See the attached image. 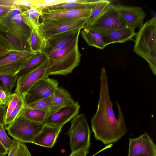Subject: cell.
<instances>
[{"label": "cell", "mask_w": 156, "mask_h": 156, "mask_svg": "<svg viewBox=\"0 0 156 156\" xmlns=\"http://www.w3.org/2000/svg\"><path fill=\"white\" fill-rule=\"evenodd\" d=\"M116 117L113 109L108 88V77L105 68H102L100 76L99 98L96 112L91 120V128L96 140L105 144L116 142L127 132L121 108L117 101Z\"/></svg>", "instance_id": "obj_1"}, {"label": "cell", "mask_w": 156, "mask_h": 156, "mask_svg": "<svg viewBox=\"0 0 156 156\" xmlns=\"http://www.w3.org/2000/svg\"><path fill=\"white\" fill-rule=\"evenodd\" d=\"M133 51L148 63L156 74V17L144 23L135 36Z\"/></svg>", "instance_id": "obj_2"}, {"label": "cell", "mask_w": 156, "mask_h": 156, "mask_svg": "<svg viewBox=\"0 0 156 156\" xmlns=\"http://www.w3.org/2000/svg\"><path fill=\"white\" fill-rule=\"evenodd\" d=\"M44 124L29 120L21 113L6 127L9 135L22 143H32Z\"/></svg>", "instance_id": "obj_3"}, {"label": "cell", "mask_w": 156, "mask_h": 156, "mask_svg": "<svg viewBox=\"0 0 156 156\" xmlns=\"http://www.w3.org/2000/svg\"><path fill=\"white\" fill-rule=\"evenodd\" d=\"M66 134L69 137L71 153L90 148V130L83 114L77 115L72 120L70 127Z\"/></svg>", "instance_id": "obj_4"}, {"label": "cell", "mask_w": 156, "mask_h": 156, "mask_svg": "<svg viewBox=\"0 0 156 156\" xmlns=\"http://www.w3.org/2000/svg\"><path fill=\"white\" fill-rule=\"evenodd\" d=\"M81 54L77 45L67 54L55 59L48 58L47 76L66 75L80 64Z\"/></svg>", "instance_id": "obj_5"}, {"label": "cell", "mask_w": 156, "mask_h": 156, "mask_svg": "<svg viewBox=\"0 0 156 156\" xmlns=\"http://www.w3.org/2000/svg\"><path fill=\"white\" fill-rule=\"evenodd\" d=\"M127 26L115 5L111 4L89 27L102 32Z\"/></svg>", "instance_id": "obj_6"}, {"label": "cell", "mask_w": 156, "mask_h": 156, "mask_svg": "<svg viewBox=\"0 0 156 156\" xmlns=\"http://www.w3.org/2000/svg\"><path fill=\"white\" fill-rule=\"evenodd\" d=\"M87 19L68 21H41L39 29L47 40L55 35L71 30L82 29Z\"/></svg>", "instance_id": "obj_7"}, {"label": "cell", "mask_w": 156, "mask_h": 156, "mask_svg": "<svg viewBox=\"0 0 156 156\" xmlns=\"http://www.w3.org/2000/svg\"><path fill=\"white\" fill-rule=\"evenodd\" d=\"M37 53L31 51H12L0 58V74H18L26 62Z\"/></svg>", "instance_id": "obj_8"}, {"label": "cell", "mask_w": 156, "mask_h": 156, "mask_svg": "<svg viewBox=\"0 0 156 156\" xmlns=\"http://www.w3.org/2000/svg\"><path fill=\"white\" fill-rule=\"evenodd\" d=\"M58 83L57 80L47 76L41 79L35 83L26 94L25 98L26 105L52 95L58 87Z\"/></svg>", "instance_id": "obj_9"}, {"label": "cell", "mask_w": 156, "mask_h": 156, "mask_svg": "<svg viewBox=\"0 0 156 156\" xmlns=\"http://www.w3.org/2000/svg\"><path fill=\"white\" fill-rule=\"evenodd\" d=\"M95 9L45 10L41 12L40 18L41 21H68L87 19Z\"/></svg>", "instance_id": "obj_10"}, {"label": "cell", "mask_w": 156, "mask_h": 156, "mask_svg": "<svg viewBox=\"0 0 156 156\" xmlns=\"http://www.w3.org/2000/svg\"><path fill=\"white\" fill-rule=\"evenodd\" d=\"M128 156H156V146L146 133L130 138Z\"/></svg>", "instance_id": "obj_11"}, {"label": "cell", "mask_w": 156, "mask_h": 156, "mask_svg": "<svg viewBox=\"0 0 156 156\" xmlns=\"http://www.w3.org/2000/svg\"><path fill=\"white\" fill-rule=\"evenodd\" d=\"M48 64V58L40 66L25 75L18 77L15 92L20 95L27 94L35 83L47 76Z\"/></svg>", "instance_id": "obj_12"}, {"label": "cell", "mask_w": 156, "mask_h": 156, "mask_svg": "<svg viewBox=\"0 0 156 156\" xmlns=\"http://www.w3.org/2000/svg\"><path fill=\"white\" fill-rule=\"evenodd\" d=\"M80 108V105L77 101L59 108L50 114L44 124L62 127L78 115Z\"/></svg>", "instance_id": "obj_13"}, {"label": "cell", "mask_w": 156, "mask_h": 156, "mask_svg": "<svg viewBox=\"0 0 156 156\" xmlns=\"http://www.w3.org/2000/svg\"><path fill=\"white\" fill-rule=\"evenodd\" d=\"M1 20L9 31L27 40L32 30L22 21L20 11L14 5L13 8Z\"/></svg>", "instance_id": "obj_14"}, {"label": "cell", "mask_w": 156, "mask_h": 156, "mask_svg": "<svg viewBox=\"0 0 156 156\" xmlns=\"http://www.w3.org/2000/svg\"><path fill=\"white\" fill-rule=\"evenodd\" d=\"M119 13L127 26L135 29L144 24L146 14L139 6L125 5L120 4L115 5Z\"/></svg>", "instance_id": "obj_15"}, {"label": "cell", "mask_w": 156, "mask_h": 156, "mask_svg": "<svg viewBox=\"0 0 156 156\" xmlns=\"http://www.w3.org/2000/svg\"><path fill=\"white\" fill-rule=\"evenodd\" d=\"M100 32L105 46L114 43H124L132 40L136 33L135 29L128 26Z\"/></svg>", "instance_id": "obj_16"}, {"label": "cell", "mask_w": 156, "mask_h": 156, "mask_svg": "<svg viewBox=\"0 0 156 156\" xmlns=\"http://www.w3.org/2000/svg\"><path fill=\"white\" fill-rule=\"evenodd\" d=\"M81 30L79 29L71 30L50 37L47 40L46 47L42 52L48 55L52 52L64 47L79 35Z\"/></svg>", "instance_id": "obj_17"}, {"label": "cell", "mask_w": 156, "mask_h": 156, "mask_svg": "<svg viewBox=\"0 0 156 156\" xmlns=\"http://www.w3.org/2000/svg\"><path fill=\"white\" fill-rule=\"evenodd\" d=\"M62 127V126L44 125L32 143L42 147L51 148L54 145Z\"/></svg>", "instance_id": "obj_18"}, {"label": "cell", "mask_w": 156, "mask_h": 156, "mask_svg": "<svg viewBox=\"0 0 156 156\" xmlns=\"http://www.w3.org/2000/svg\"><path fill=\"white\" fill-rule=\"evenodd\" d=\"M0 41L2 46L10 51H31L27 40L8 31L0 32Z\"/></svg>", "instance_id": "obj_19"}, {"label": "cell", "mask_w": 156, "mask_h": 156, "mask_svg": "<svg viewBox=\"0 0 156 156\" xmlns=\"http://www.w3.org/2000/svg\"><path fill=\"white\" fill-rule=\"evenodd\" d=\"M99 0H69L68 2L46 7L45 10L95 9Z\"/></svg>", "instance_id": "obj_20"}, {"label": "cell", "mask_w": 156, "mask_h": 156, "mask_svg": "<svg viewBox=\"0 0 156 156\" xmlns=\"http://www.w3.org/2000/svg\"><path fill=\"white\" fill-rule=\"evenodd\" d=\"M81 35L89 46L101 50L105 47L102 35L101 32L90 27L82 29Z\"/></svg>", "instance_id": "obj_21"}, {"label": "cell", "mask_w": 156, "mask_h": 156, "mask_svg": "<svg viewBox=\"0 0 156 156\" xmlns=\"http://www.w3.org/2000/svg\"><path fill=\"white\" fill-rule=\"evenodd\" d=\"M27 41L30 51L35 53L42 52L47 43V40L41 33L39 28L32 30Z\"/></svg>", "instance_id": "obj_22"}, {"label": "cell", "mask_w": 156, "mask_h": 156, "mask_svg": "<svg viewBox=\"0 0 156 156\" xmlns=\"http://www.w3.org/2000/svg\"><path fill=\"white\" fill-rule=\"evenodd\" d=\"M20 11L22 21L31 30L39 28L41 23L39 20L41 11L31 8Z\"/></svg>", "instance_id": "obj_23"}, {"label": "cell", "mask_w": 156, "mask_h": 156, "mask_svg": "<svg viewBox=\"0 0 156 156\" xmlns=\"http://www.w3.org/2000/svg\"><path fill=\"white\" fill-rule=\"evenodd\" d=\"M75 102L68 91L61 87H58L52 95V104L55 110Z\"/></svg>", "instance_id": "obj_24"}, {"label": "cell", "mask_w": 156, "mask_h": 156, "mask_svg": "<svg viewBox=\"0 0 156 156\" xmlns=\"http://www.w3.org/2000/svg\"><path fill=\"white\" fill-rule=\"evenodd\" d=\"M48 58L47 55L43 52L36 54L25 63L18 74L19 77L23 76L40 66Z\"/></svg>", "instance_id": "obj_25"}, {"label": "cell", "mask_w": 156, "mask_h": 156, "mask_svg": "<svg viewBox=\"0 0 156 156\" xmlns=\"http://www.w3.org/2000/svg\"><path fill=\"white\" fill-rule=\"evenodd\" d=\"M53 111L25 107L22 112L24 116L27 119L44 124L47 118Z\"/></svg>", "instance_id": "obj_26"}, {"label": "cell", "mask_w": 156, "mask_h": 156, "mask_svg": "<svg viewBox=\"0 0 156 156\" xmlns=\"http://www.w3.org/2000/svg\"><path fill=\"white\" fill-rule=\"evenodd\" d=\"M111 2L108 0H99L90 16L87 19L83 29L89 27L104 10L111 4Z\"/></svg>", "instance_id": "obj_27"}, {"label": "cell", "mask_w": 156, "mask_h": 156, "mask_svg": "<svg viewBox=\"0 0 156 156\" xmlns=\"http://www.w3.org/2000/svg\"><path fill=\"white\" fill-rule=\"evenodd\" d=\"M13 144L7 156H31L27 147L24 144L13 139Z\"/></svg>", "instance_id": "obj_28"}, {"label": "cell", "mask_w": 156, "mask_h": 156, "mask_svg": "<svg viewBox=\"0 0 156 156\" xmlns=\"http://www.w3.org/2000/svg\"><path fill=\"white\" fill-rule=\"evenodd\" d=\"M79 35L77 36L65 46L47 55L48 58L52 59L58 58L70 52L78 45Z\"/></svg>", "instance_id": "obj_29"}, {"label": "cell", "mask_w": 156, "mask_h": 156, "mask_svg": "<svg viewBox=\"0 0 156 156\" xmlns=\"http://www.w3.org/2000/svg\"><path fill=\"white\" fill-rule=\"evenodd\" d=\"M52 95L26 105L25 107L54 111L52 104Z\"/></svg>", "instance_id": "obj_30"}, {"label": "cell", "mask_w": 156, "mask_h": 156, "mask_svg": "<svg viewBox=\"0 0 156 156\" xmlns=\"http://www.w3.org/2000/svg\"><path fill=\"white\" fill-rule=\"evenodd\" d=\"M26 94L21 95L17 105L5 119V126L8 125L11 123L22 112L25 107V98Z\"/></svg>", "instance_id": "obj_31"}, {"label": "cell", "mask_w": 156, "mask_h": 156, "mask_svg": "<svg viewBox=\"0 0 156 156\" xmlns=\"http://www.w3.org/2000/svg\"><path fill=\"white\" fill-rule=\"evenodd\" d=\"M19 76L16 74H0V80L2 86L5 90L11 93L12 90L16 85Z\"/></svg>", "instance_id": "obj_32"}, {"label": "cell", "mask_w": 156, "mask_h": 156, "mask_svg": "<svg viewBox=\"0 0 156 156\" xmlns=\"http://www.w3.org/2000/svg\"><path fill=\"white\" fill-rule=\"evenodd\" d=\"M4 126L0 125V142L9 151L13 144V140L8 136Z\"/></svg>", "instance_id": "obj_33"}, {"label": "cell", "mask_w": 156, "mask_h": 156, "mask_svg": "<svg viewBox=\"0 0 156 156\" xmlns=\"http://www.w3.org/2000/svg\"><path fill=\"white\" fill-rule=\"evenodd\" d=\"M21 95H19L15 92L13 93L12 95L6 104L7 106V108L5 119L17 105Z\"/></svg>", "instance_id": "obj_34"}, {"label": "cell", "mask_w": 156, "mask_h": 156, "mask_svg": "<svg viewBox=\"0 0 156 156\" xmlns=\"http://www.w3.org/2000/svg\"><path fill=\"white\" fill-rule=\"evenodd\" d=\"M5 90L0 83V105H6L13 94Z\"/></svg>", "instance_id": "obj_35"}, {"label": "cell", "mask_w": 156, "mask_h": 156, "mask_svg": "<svg viewBox=\"0 0 156 156\" xmlns=\"http://www.w3.org/2000/svg\"><path fill=\"white\" fill-rule=\"evenodd\" d=\"M7 106L0 105V125L5 126V120Z\"/></svg>", "instance_id": "obj_36"}, {"label": "cell", "mask_w": 156, "mask_h": 156, "mask_svg": "<svg viewBox=\"0 0 156 156\" xmlns=\"http://www.w3.org/2000/svg\"><path fill=\"white\" fill-rule=\"evenodd\" d=\"M13 7L14 5L9 6L0 5V19L5 17L13 8Z\"/></svg>", "instance_id": "obj_37"}, {"label": "cell", "mask_w": 156, "mask_h": 156, "mask_svg": "<svg viewBox=\"0 0 156 156\" xmlns=\"http://www.w3.org/2000/svg\"><path fill=\"white\" fill-rule=\"evenodd\" d=\"M88 149L83 148L79 151L71 153L69 156H86L89 153Z\"/></svg>", "instance_id": "obj_38"}, {"label": "cell", "mask_w": 156, "mask_h": 156, "mask_svg": "<svg viewBox=\"0 0 156 156\" xmlns=\"http://www.w3.org/2000/svg\"><path fill=\"white\" fill-rule=\"evenodd\" d=\"M10 51L0 44V58L7 55Z\"/></svg>", "instance_id": "obj_39"}, {"label": "cell", "mask_w": 156, "mask_h": 156, "mask_svg": "<svg viewBox=\"0 0 156 156\" xmlns=\"http://www.w3.org/2000/svg\"><path fill=\"white\" fill-rule=\"evenodd\" d=\"M8 151L0 142V156H5L8 154Z\"/></svg>", "instance_id": "obj_40"}, {"label": "cell", "mask_w": 156, "mask_h": 156, "mask_svg": "<svg viewBox=\"0 0 156 156\" xmlns=\"http://www.w3.org/2000/svg\"><path fill=\"white\" fill-rule=\"evenodd\" d=\"M8 30V29L6 25L0 19V32H6Z\"/></svg>", "instance_id": "obj_41"}, {"label": "cell", "mask_w": 156, "mask_h": 156, "mask_svg": "<svg viewBox=\"0 0 156 156\" xmlns=\"http://www.w3.org/2000/svg\"></svg>", "instance_id": "obj_42"}]
</instances>
